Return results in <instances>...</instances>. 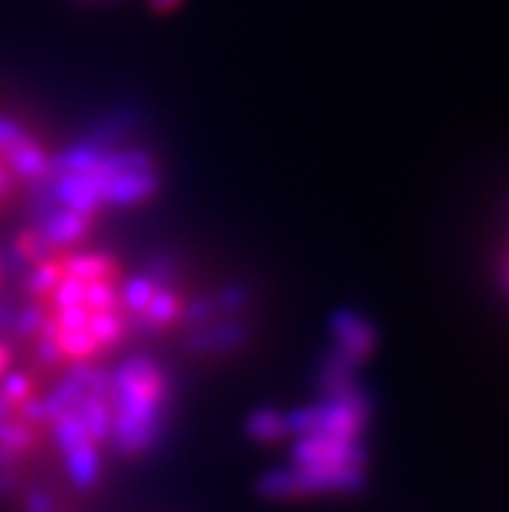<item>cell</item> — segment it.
I'll return each mask as SVG.
<instances>
[{"label":"cell","mask_w":509,"mask_h":512,"mask_svg":"<svg viewBox=\"0 0 509 512\" xmlns=\"http://www.w3.org/2000/svg\"><path fill=\"white\" fill-rule=\"evenodd\" d=\"M19 338L45 375L112 362L136 325L130 310L133 273L110 250L78 245L21 263Z\"/></svg>","instance_id":"obj_1"},{"label":"cell","mask_w":509,"mask_h":512,"mask_svg":"<svg viewBox=\"0 0 509 512\" xmlns=\"http://www.w3.org/2000/svg\"><path fill=\"white\" fill-rule=\"evenodd\" d=\"M159 190V167L136 143H86L58 154L34 201L32 224L13 240L21 263L63 247L89 245V237L115 211L149 203Z\"/></svg>","instance_id":"obj_2"},{"label":"cell","mask_w":509,"mask_h":512,"mask_svg":"<svg viewBox=\"0 0 509 512\" xmlns=\"http://www.w3.org/2000/svg\"><path fill=\"white\" fill-rule=\"evenodd\" d=\"M359 364L330 351L323 393L297 414H286L284 440H294L284 474L273 479L276 494L343 492L356 487L367 463L369 403L356 383Z\"/></svg>","instance_id":"obj_3"},{"label":"cell","mask_w":509,"mask_h":512,"mask_svg":"<svg viewBox=\"0 0 509 512\" xmlns=\"http://www.w3.org/2000/svg\"><path fill=\"white\" fill-rule=\"evenodd\" d=\"M52 455L78 484H94L117 453V401L110 362L52 375L47 385Z\"/></svg>","instance_id":"obj_4"},{"label":"cell","mask_w":509,"mask_h":512,"mask_svg":"<svg viewBox=\"0 0 509 512\" xmlns=\"http://www.w3.org/2000/svg\"><path fill=\"white\" fill-rule=\"evenodd\" d=\"M117 401V453L133 461L149 453L164 435L174 409L172 375L149 354L110 362Z\"/></svg>","instance_id":"obj_5"},{"label":"cell","mask_w":509,"mask_h":512,"mask_svg":"<svg viewBox=\"0 0 509 512\" xmlns=\"http://www.w3.org/2000/svg\"><path fill=\"white\" fill-rule=\"evenodd\" d=\"M50 377L29 367L0 380V487H11L34 463L52 455Z\"/></svg>","instance_id":"obj_6"},{"label":"cell","mask_w":509,"mask_h":512,"mask_svg":"<svg viewBox=\"0 0 509 512\" xmlns=\"http://www.w3.org/2000/svg\"><path fill=\"white\" fill-rule=\"evenodd\" d=\"M55 159L58 151L32 123L0 115V216L37 201Z\"/></svg>","instance_id":"obj_7"},{"label":"cell","mask_w":509,"mask_h":512,"mask_svg":"<svg viewBox=\"0 0 509 512\" xmlns=\"http://www.w3.org/2000/svg\"><path fill=\"white\" fill-rule=\"evenodd\" d=\"M11 364H13V349L8 341L0 338V380L11 372Z\"/></svg>","instance_id":"obj_8"},{"label":"cell","mask_w":509,"mask_h":512,"mask_svg":"<svg viewBox=\"0 0 509 512\" xmlns=\"http://www.w3.org/2000/svg\"><path fill=\"white\" fill-rule=\"evenodd\" d=\"M182 0H149V6L154 8L156 13H169V11H174V8L180 6Z\"/></svg>","instance_id":"obj_9"}]
</instances>
